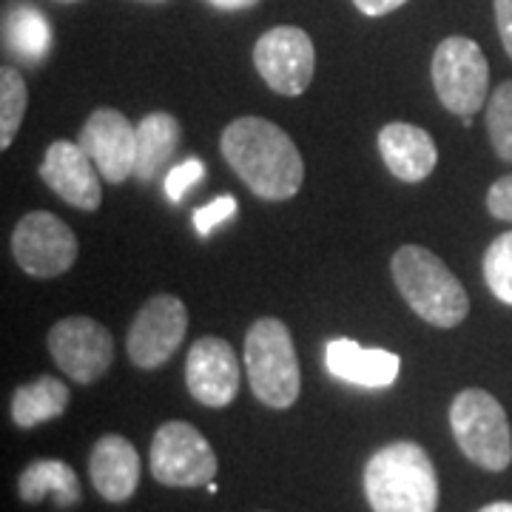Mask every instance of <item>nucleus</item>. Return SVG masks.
Returning a JSON list of instances; mask_svg holds the SVG:
<instances>
[{"label":"nucleus","instance_id":"obj_1","mask_svg":"<svg viewBox=\"0 0 512 512\" xmlns=\"http://www.w3.org/2000/svg\"><path fill=\"white\" fill-rule=\"evenodd\" d=\"M222 157L256 197L282 202L296 197L305 163L291 137L262 117H237L222 131Z\"/></svg>","mask_w":512,"mask_h":512},{"label":"nucleus","instance_id":"obj_2","mask_svg":"<svg viewBox=\"0 0 512 512\" xmlns=\"http://www.w3.org/2000/svg\"><path fill=\"white\" fill-rule=\"evenodd\" d=\"M365 495L373 512H436L439 476L416 441H393L365 464Z\"/></svg>","mask_w":512,"mask_h":512},{"label":"nucleus","instance_id":"obj_3","mask_svg":"<svg viewBox=\"0 0 512 512\" xmlns=\"http://www.w3.org/2000/svg\"><path fill=\"white\" fill-rule=\"evenodd\" d=\"M390 271L404 302L413 308V313H419L427 325L456 328L467 319L470 313L467 291L433 251L421 245H402L393 254Z\"/></svg>","mask_w":512,"mask_h":512},{"label":"nucleus","instance_id":"obj_4","mask_svg":"<svg viewBox=\"0 0 512 512\" xmlns=\"http://www.w3.org/2000/svg\"><path fill=\"white\" fill-rule=\"evenodd\" d=\"M245 373L259 402L274 410H288L299 399L302 370L296 359L291 330L282 319L262 316L245 336Z\"/></svg>","mask_w":512,"mask_h":512},{"label":"nucleus","instance_id":"obj_5","mask_svg":"<svg viewBox=\"0 0 512 512\" xmlns=\"http://www.w3.org/2000/svg\"><path fill=\"white\" fill-rule=\"evenodd\" d=\"M450 430L458 450L481 470L501 473L512 464L510 421L493 393L461 390L450 404Z\"/></svg>","mask_w":512,"mask_h":512},{"label":"nucleus","instance_id":"obj_6","mask_svg":"<svg viewBox=\"0 0 512 512\" xmlns=\"http://www.w3.org/2000/svg\"><path fill=\"white\" fill-rule=\"evenodd\" d=\"M430 72L441 106L464 117V123H470V117L487 103L490 63L476 40L461 35L444 37L433 55Z\"/></svg>","mask_w":512,"mask_h":512},{"label":"nucleus","instance_id":"obj_7","mask_svg":"<svg viewBox=\"0 0 512 512\" xmlns=\"http://www.w3.org/2000/svg\"><path fill=\"white\" fill-rule=\"evenodd\" d=\"M151 476L165 487H202L217 478L220 461L214 447L188 421H165L151 439Z\"/></svg>","mask_w":512,"mask_h":512},{"label":"nucleus","instance_id":"obj_8","mask_svg":"<svg viewBox=\"0 0 512 512\" xmlns=\"http://www.w3.org/2000/svg\"><path fill=\"white\" fill-rule=\"evenodd\" d=\"M254 66L276 94L299 97L308 92L316 69L313 40L299 26H274L256 40Z\"/></svg>","mask_w":512,"mask_h":512},{"label":"nucleus","instance_id":"obj_9","mask_svg":"<svg viewBox=\"0 0 512 512\" xmlns=\"http://www.w3.org/2000/svg\"><path fill=\"white\" fill-rule=\"evenodd\" d=\"M12 254L20 271L35 279L66 274L77 259V237L66 222L49 211H32L15 225Z\"/></svg>","mask_w":512,"mask_h":512},{"label":"nucleus","instance_id":"obj_10","mask_svg":"<svg viewBox=\"0 0 512 512\" xmlns=\"http://www.w3.org/2000/svg\"><path fill=\"white\" fill-rule=\"evenodd\" d=\"M188 330V311L183 299L171 293H157L137 311L128 330V359L140 370L163 367L183 345Z\"/></svg>","mask_w":512,"mask_h":512},{"label":"nucleus","instance_id":"obj_11","mask_svg":"<svg viewBox=\"0 0 512 512\" xmlns=\"http://www.w3.org/2000/svg\"><path fill=\"white\" fill-rule=\"evenodd\" d=\"M49 353L72 382L92 384L109 373L114 362V339L89 316H69L49 330Z\"/></svg>","mask_w":512,"mask_h":512},{"label":"nucleus","instance_id":"obj_12","mask_svg":"<svg viewBox=\"0 0 512 512\" xmlns=\"http://www.w3.org/2000/svg\"><path fill=\"white\" fill-rule=\"evenodd\" d=\"M83 151L97 165L100 177L111 185L126 183L134 177L137 165V126L128 123V117L117 109H97L80 128Z\"/></svg>","mask_w":512,"mask_h":512},{"label":"nucleus","instance_id":"obj_13","mask_svg":"<svg viewBox=\"0 0 512 512\" xmlns=\"http://www.w3.org/2000/svg\"><path fill=\"white\" fill-rule=\"evenodd\" d=\"M188 393L205 407H228L239 393V359L220 336L197 339L185 359Z\"/></svg>","mask_w":512,"mask_h":512},{"label":"nucleus","instance_id":"obj_14","mask_svg":"<svg viewBox=\"0 0 512 512\" xmlns=\"http://www.w3.org/2000/svg\"><path fill=\"white\" fill-rule=\"evenodd\" d=\"M40 180L49 185L60 200H66L80 211L100 208V200H103L100 171L80 143L55 140L46 148L43 163H40Z\"/></svg>","mask_w":512,"mask_h":512},{"label":"nucleus","instance_id":"obj_15","mask_svg":"<svg viewBox=\"0 0 512 512\" xmlns=\"http://www.w3.org/2000/svg\"><path fill=\"white\" fill-rule=\"evenodd\" d=\"M379 154L387 171L402 183H421L439 163L436 140L413 123H387L379 131Z\"/></svg>","mask_w":512,"mask_h":512},{"label":"nucleus","instance_id":"obj_16","mask_svg":"<svg viewBox=\"0 0 512 512\" xmlns=\"http://www.w3.org/2000/svg\"><path fill=\"white\" fill-rule=\"evenodd\" d=\"M140 453L137 447L126 439V436H103L97 439L89 456V476L97 493L103 495L111 504H123L128 501L137 484H140Z\"/></svg>","mask_w":512,"mask_h":512},{"label":"nucleus","instance_id":"obj_17","mask_svg":"<svg viewBox=\"0 0 512 512\" xmlns=\"http://www.w3.org/2000/svg\"><path fill=\"white\" fill-rule=\"evenodd\" d=\"M325 365L330 376L342 382L367 387V390H382L399 379L402 359L390 350L362 348L353 339H333L325 350Z\"/></svg>","mask_w":512,"mask_h":512},{"label":"nucleus","instance_id":"obj_18","mask_svg":"<svg viewBox=\"0 0 512 512\" xmlns=\"http://www.w3.org/2000/svg\"><path fill=\"white\" fill-rule=\"evenodd\" d=\"M180 146V123L168 111H151L137 123V165L134 177L140 183H151L163 174Z\"/></svg>","mask_w":512,"mask_h":512},{"label":"nucleus","instance_id":"obj_19","mask_svg":"<svg viewBox=\"0 0 512 512\" xmlns=\"http://www.w3.org/2000/svg\"><path fill=\"white\" fill-rule=\"evenodd\" d=\"M18 495L26 504H40L46 495L55 498L60 510H72L80 504V481L77 473L60 458H37L18 478Z\"/></svg>","mask_w":512,"mask_h":512},{"label":"nucleus","instance_id":"obj_20","mask_svg":"<svg viewBox=\"0 0 512 512\" xmlns=\"http://www.w3.org/2000/svg\"><path fill=\"white\" fill-rule=\"evenodd\" d=\"M3 43L20 63L37 66L52 52L55 35L40 9L29 3H15L12 9H6V18H3Z\"/></svg>","mask_w":512,"mask_h":512},{"label":"nucleus","instance_id":"obj_21","mask_svg":"<svg viewBox=\"0 0 512 512\" xmlns=\"http://www.w3.org/2000/svg\"><path fill=\"white\" fill-rule=\"evenodd\" d=\"M69 387L57 376H37L35 382L20 384L12 396V421L20 430H32L37 424L60 419L69 407Z\"/></svg>","mask_w":512,"mask_h":512},{"label":"nucleus","instance_id":"obj_22","mask_svg":"<svg viewBox=\"0 0 512 512\" xmlns=\"http://www.w3.org/2000/svg\"><path fill=\"white\" fill-rule=\"evenodd\" d=\"M29 106V89L23 83L18 69L3 66L0 69V148L12 146L18 134L23 114Z\"/></svg>","mask_w":512,"mask_h":512},{"label":"nucleus","instance_id":"obj_23","mask_svg":"<svg viewBox=\"0 0 512 512\" xmlns=\"http://www.w3.org/2000/svg\"><path fill=\"white\" fill-rule=\"evenodd\" d=\"M487 134L495 154L512 165V80H504L487 106Z\"/></svg>","mask_w":512,"mask_h":512},{"label":"nucleus","instance_id":"obj_24","mask_svg":"<svg viewBox=\"0 0 512 512\" xmlns=\"http://www.w3.org/2000/svg\"><path fill=\"white\" fill-rule=\"evenodd\" d=\"M484 279L504 305H512V231L490 242L484 254Z\"/></svg>","mask_w":512,"mask_h":512},{"label":"nucleus","instance_id":"obj_25","mask_svg":"<svg viewBox=\"0 0 512 512\" xmlns=\"http://www.w3.org/2000/svg\"><path fill=\"white\" fill-rule=\"evenodd\" d=\"M205 177V165L200 160H185L165 174V197L171 202H183L185 191L194 188Z\"/></svg>","mask_w":512,"mask_h":512},{"label":"nucleus","instance_id":"obj_26","mask_svg":"<svg viewBox=\"0 0 512 512\" xmlns=\"http://www.w3.org/2000/svg\"><path fill=\"white\" fill-rule=\"evenodd\" d=\"M237 214V200L234 197H217L208 205H202L200 211H194V228L200 231L202 237H208L220 222L231 220Z\"/></svg>","mask_w":512,"mask_h":512},{"label":"nucleus","instance_id":"obj_27","mask_svg":"<svg viewBox=\"0 0 512 512\" xmlns=\"http://www.w3.org/2000/svg\"><path fill=\"white\" fill-rule=\"evenodd\" d=\"M487 211L493 214L495 220L512 222V174L490 185V191H487Z\"/></svg>","mask_w":512,"mask_h":512},{"label":"nucleus","instance_id":"obj_28","mask_svg":"<svg viewBox=\"0 0 512 512\" xmlns=\"http://www.w3.org/2000/svg\"><path fill=\"white\" fill-rule=\"evenodd\" d=\"M495 23H498V35L504 43V52L512 60V0H495Z\"/></svg>","mask_w":512,"mask_h":512},{"label":"nucleus","instance_id":"obj_29","mask_svg":"<svg viewBox=\"0 0 512 512\" xmlns=\"http://www.w3.org/2000/svg\"><path fill=\"white\" fill-rule=\"evenodd\" d=\"M407 0H353V6L367 15V18H382V15H390L396 12L399 6H404Z\"/></svg>","mask_w":512,"mask_h":512},{"label":"nucleus","instance_id":"obj_30","mask_svg":"<svg viewBox=\"0 0 512 512\" xmlns=\"http://www.w3.org/2000/svg\"><path fill=\"white\" fill-rule=\"evenodd\" d=\"M208 3L222 9V12H239V9H251L259 0H208Z\"/></svg>","mask_w":512,"mask_h":512},{"label":"nucleus","instance_id":"obj_31","mask_svg":"<svg viewBox=\"0 0 512 512\" xmlns=\"http://www.w3.org/2000/svg\"><path fill=\"white\" fill-rule=\"evenodd\" d=\"M478 512H512V501H493V504L481 507Z\"/></svg>","mask_w":512,"mask_h":512},{"label":"nucleus","instance_id":"obj_32","mask_svg":"<svg viewBox=\"0 0 512 512\" xmlns=\"http://www.w3.org/2000/svg\"><path fill=\"white\" fill-rule=\"evenodd\" d=\"M63 3H74V0H63Z\"/></svg>","mask_w":512,"mask_h":512}]
</instances>
